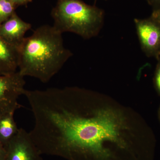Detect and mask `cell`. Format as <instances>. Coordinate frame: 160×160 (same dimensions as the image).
I'll list each match as a JSON object with an SVG mask.
<instances>
[{
    "label": "cell",
    "mask_w": 160,
    "mask_h": 160,
    "mask_svg": "<svg viewBox=\"0 0 160 160\" xmlns=\"http://www.w3.org/2000/svg\"><path fill=\"white\" fill-rule=\"evenodd\" d=\"M30 136L42 155L66 160H154L156 140L141 115L78 87L26 90Z\"/></svg>",
    "instance_id": "cell-1"
},
{
    "label": "cell",
    "mask_w": 160,
    "mask_h": 160,
    "mask_svg": "<svg viewBox=\"0 0 160 160\" xmlns=\"http://www.w3.org/2000/svg\"><path fill=\"white\" fill-rule=\"evenodd\" d=\"M62 34L53 26L45 25L25 38L18 48V71L47 83L72 56L64 45Z\"/></svg>",
    "instance_id": "cell-2"
},
{
    "label": "cell",
    "mask_w": 160,
    "mask_h": 160,
    "mask_svg": "<svg viewBox=\"0 0 160 160\" xmlns=\"http://www.w3.org/2000/svg\"><path fill=\"white\" fill-rule=\"evenodd\" d=\"M51 15L58 31L73 32L85 39L99 34L105 18L103 9L81 0H58Z\"/></svg>",
    "instance_id": "cell-3"
},
{
    "label": "cell",
    "mask_w": 160,
    "mask_h": 160,
    "mask_svg": "<svg viewBox=\"0 0 160 160\" xmlns=\"http://www.w3.org/2000/svg\"><path fill=\"white\" fill-rule=\"evenodd\" d=\"M25 84L24 77L18 71L13 74L0 76V118L14 113L21 108L18 100L25 93Z\"/></svg>",
    "instance_id": "cell-4"
},
{
    "label": "cell",
    "mask_w": 160,
    "mask_h": 160,
    "mask_svg": "<svg viewBox=\"0 0 160 160\" xmlns=\"http://www.w3.org/2000/svg\"><path fill=\"white\" fill-rule=\"evenodd\" d=\"M135 25L141 47L148 57L160 58V24L150 17L134 19Z\"/></svg>",
    "instance_id": "cell-5"
},
{
    "label": "cell",
    "mask_w": 160,
    "mask_h": 160,
    "mask_svg": "<svg viewBox=\"0 0 160 160\" xmlns=\"http://www.w3.org/2000/svg\"><path fill=\"white\" fill-rule=\"evenodd\" d=\"M5 160H43L29 132L20 128L6 148Z\"/></svg>",
    "instance_id": "cell-6"
},
{
    "label": "cell",
    "mask_w": 160,
    "mask_h": 160,
    "mask_svg": "<svg viewBox=\"0 0 160 160\" xmlns=\"http://www.w3.org/2000/svg\"><path fill=\"white\" fill-rule=\"evenodd\" d=\"M31 28V24L23 21L15 12L0 25V37L18 49L25 39L26 32Z\"/></svg>",
    "instance_id": "cell-7"
},
{
    "label": "cell",
    "mask_w": 160,
    "mask_h": 160,
    "mask_svg": "<svg viewBox=\"0 0 160 160\" xmlns=\"http://www.w3.org/2000/svg\"><path fill=\"white\" fill-rule=\"evenodd\" d=\"M18 49L0 37V76L8 75L18 69Z\"/></svg>",
    "instance_id": "cell-8"
},
{
    "label": "cell",
    "mask_w": 160,
    "mask_h": 160,
    "mask_svg": "<svg viewBox=\"0 0 160 160\" xmlns=\"http://www.w3.org/2000/svg\"><path fill=\"white\" fill-rule=\"evenodd\" d=\"M14 113H9L0 118V142L6 148L18 131L15 122Z\"/></svg>",
    "instance_id": "cell-9"
},
{
    "label": "cell",
    "mask_w": 160,
    "mask_h": 160,
    "mask_svg": "<svg viewBox=\"0 0 160 160\" xmlns=\"http://www.w3.org/2000/svg\"><path fill=\"white\" fill-rule=\"evenodd\" d=\"M17 7L11 0H0V25L15 12Z\"/></svg>",
    "instance_id": "cell-10"
},
{
    "label": "cell",
    "mask_w": 160,
    "mask_h": 160,
    "mask_svg": "<svg viewBox=\"0 0 160 160\" xmlns=\"http://www.w3.org/2000/svg\"><path fill=\"white\" fill-rule=\"evenodd\" d=\"M154 77H153V84L156 90L160 96V59L158 60Z\"/></svg>",
    "instance_id": "cell-11"
},
{
    "label": "cell",
    "mask_w": 160,
    "mask_h": 160,
    "mask_svg": "<svg viewBox=\"0 0 160 160\" xmlns=\"http://www.w3.org/2000/svg\"><path fill=\"white\" fill-rule=\"evenodd\" d=\"M150 17L160 24V8L153 10Z\"/></svg>",
    "instance_id": "cell-12"
},
{
    "label": "cell",
    "mask_w": 160,
    "mask_h": 160,
    "mask_svg": "<svg viewBox=\"0 0 160 160\" xmlns=\"http://www.w3.org/2000/svg\"><path fill=\"white\" fill-rule=\"evenodd\" d=\"M147 1L152 7L153 10L160 8V0H147Z\"/></svg>",
    "instance_id": "cell-13"
},
{
    "label": "cell",
    "mask_w": 160,
    "mask_h": 160,
    "mask_svg": "<svg viewBox=\"0 0 160 160\" xmlns=\"http://www.w3.org/2000/svg\"><path fill=\"white\" fill-rule=\"evenodd\" d=\"M6 153H7V151H6V148L0 142V160L6 159Z\"/></svg>",
    "instance_id": "cell-14"
},
{
    "label": "cell",
    "mask_w": 160,
    "mask_h": 160,
    "mask_svg": "<svg viewBox=\"0 0 160 160\" xmlns=\"http://www.w3.org/2000/svg\"><path fill=\"white\" fill-rule=\"evenodd\" d=\"M17 7L20 6H25L31 2L32 0H11Z\"/></svg>",
    "instance_id": "cell-15"
},
{
    "label": "cell",
    "mask_w": 160,
    "mask_h": 160,
    "mask_svg": "<svg viewBox=\"0 0 160 160\" xmlns=\"http://www.w3.org/2000/svg\"><path fill=\"white\" fill-rule=\"evenodd\" d=\"M158 117L159 120L160 122V106L159 108L158 111Z\"/></svg>",
    "instance_id": "cell-16"
},
{
    "label": "cell",
    "mask_w": 160,
    "mask_h": 160,
    "mask_svg": "<svg viewBox=\"0 0 160 160\" xmlns=\"http://www.w3.org/2000/svg\"><path fill=\"white\" fill-rule=\"evenodd\" d=\"M159 59H160V58H158V60Z\"/></svg>",
    "instance_id": "cell-17"
},
{
    "label": "cell",
    "mask_w": 160,
    "mask_h": 160,
    "mask_svg": "<svg viewBox=\"0 0 160 160\" xmlns=\"http://www.w3.org/2000/svg\"></svg>",
    "instance_id": "cell-18"
}]
</instances>
